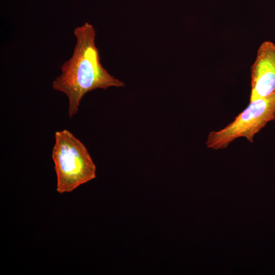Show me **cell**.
<instances>
[{"label": "cell", "mask_w": 275, "mask_h": 275, "mask_svg": "<svg viewBox=\"0 0 275 275\" xmlns=\"http://www.w3.org/2000/svg\"><path fill=\"white\" fill-rule=\"evenodd\" d=\"M74 34L76 42L73 54L62 64L61 74L52 82L55 90L68 97L70 118L77 113L80 100L87 93L97 89L125 86L102 65L92 25L85 22L75 28Z\"/></svg>", "instance_id": "1"}, {"label": "cell", "mask_w": 275, "mask_h": 275, "mask_svg": "<svg viewBox=\"0 0 275 275\" xmlns=\"http://www.w3.org/2000/svg\"><path fill=\"white\" fill-rule=\"evenodd\" d=\"M52 158L60 194L71 192L96 177V166L87 149L66 129L56 132Z\"/></svg>", "instance_id": "2"}, {"label": "cell", "mask_w": 275, "mask_h": 275, "mask_svg": "<svg viewBox=\"0 0 275 275\" xmlns=\"http://www.w3.org/2000/svg\"><path fill=\"white\" fill-rule=\"evenodd\" d=\"M275 120V94L250 101L249 105L224 128L211 131L207 139L208 148H226L239 138L253 143L254 138L269 122Z\"/></svg>", "instance_id": "3"}, {"label": "cell", "mask_w": 275, "mask_h": 275, "mask_svg": "<svg viewBox=\"0 0 275 275\" xmlns=\"http://www.w3.org/2000/svg\"><path fill=\"white\" fill-rule=\"evenodd\" d=\"M250 101L275 94V44L263 42L251 67Z\"/></svg>", "instance_id": "4"}]
</instances>
